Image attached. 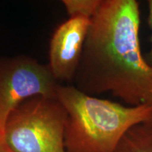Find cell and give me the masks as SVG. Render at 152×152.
<instances>
[{
  "label": "cell",
  "mask_w": 152,
  "mask_h": 152,
  "mask_svg": "<svg viewBox=\"0 0 152 152\" xmlns=\"http://www.w3.org/2000/svg\"><path fill=\"white\" fill-rule=\"evenodd\" d=\"M58 83L48 64L16 55L0 58V134L9 115L18 106L35 96H56Z\"/></svg>",
  "instance_id": "4"
},
{
  "label": "cell",
  "mask_w": 152,
  "mask_h": 152,
  "mask_svg": "<svg viewBox=\"0 0 152 152\" xmlns=\"http://www.w3.org/2000/svg\"><path fill=\"white\" fill-rule=\"evenodd\" d=\"M0 152H16L9 145L4 137L1 134H0Z\"/></svg>",
  "instance_id": "9"
},
{
  "label": "cell",
  "mask_w": 152,
  "mask_h": 152,
  "mask_svg": "<svg viewBox=\"0 0 152 152\" xmlns=\"http://www.w3.org/2000/svg\"><path fill=\"white\" fill-rule=\"evenodd\" d=\"M114 152H152V123H142L130 128Z\"/></svg>",
  "instance_id": "6"
},
{
  "label": "cell",
  "mask_w": 152,
  "mask_h": 152,
  "mask_svg": "<svg viewBox=\"0 0 152 152\" xmlns=\"http://www.w3.org/2000/svg\"><path fill=\"white\" fill-rule=\"evenodd\" d=\"M91 20L81 17L69 18L53 33L49 42L48 66L58 83L66 82L71 85L80 61Z\"/></svg>",
  "instance_id": "5"
},
{
  "label": "cell",
  "mask_w": 152,
  "mask_h": 152,
  "mask_svg": "<svg viewBox=\"0 0 152 152\" xmlns=\"http://www.w3.org/2000/svg\"><path fill=\"white\" fill-rule=\"evenodd\" d=\"M148 5V9H149V14H148L147 22L150 29L151 31V39H150V49L149 52L147 53V56H145L146 60L150 66H152V0H148L147 1Z\"/></svg>",
  "instance_id": "8"
},
{
  "label": "cell",
  "mask_w": 152,
  "mask_h": 152,
  "mask_svg": "<svg viewBox=\"0 0 152 152\" xmlns=\"http://www.w3.org/2000/svg\"><path fill=\"white\" fill-rule=\"evenodd\" d=\"M67 113L56 96L25 100L9 115L4 138L16 152H66Z\"/></svg>",
  "instance_id": "3"
},
{
  "label": "cell",
  "mask_w": 152,
  "mask_h": 152,
  "mask_svg": "<svg viewBox=\"0 0 152 152\" xmlns=\"http://www.w3.org/2000/svg\"><path fill=\"white\" fill-rule=\"evenodd\" d=\"M102 1V0H63L62 4L69 18L92 19Z\"/></svg>",
  "instance_id": "7"
},
{
  "label": "cell",
  "mask_w": 152,
  "mask_h": 152,
  "mask_svg": "<svg viewBox=\"0 0 152 152\" xmlns=\"http://www.w3.org/2000/svg\"><path fill=\"white\" fill-rule=\"evenodd\" d=\"M56 94L67 113L66 152H114L130 128L152 123V105L121 104L86 94L71 84H58Z\"/></svg>",
  "instance_id": "2"
},
{
  "label": "cell",
  "mask_w": 152,
  "mask_h": 152,
  "mask_svg": "<svg viewBox=\"0 0 152 152\" xmlns=\"http://www.w3.org/2000/svg\"><path fill=\"white\" fill-rule=\"evenodd\" d=\"M140 27L137 0H102L71 85L91 96L111 93L130 106L152 105V66L142 54Z\"/></svg>",
  "instance_id": "1"
}]
</instances>
